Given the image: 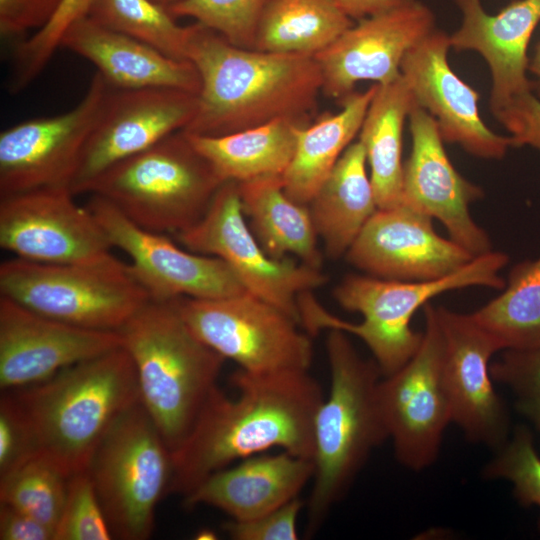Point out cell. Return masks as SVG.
<instances>
[{"instance_id": "14", "label": "cell", "mask_w": 540, "mask_h": 540, "mask_svg": "<svg viewBox=\"0 0 540 540\" xmlns=\"http://www.w3.org/2000/svg\"><path fill=\"white\" fill-rule=\"evenodd\" d=\"M67 187L0 197V246L24 260L47 264L94 263L113 247L94 215Z\"/></svg>"}, {"instance_id": "31", "label": "cell", "mask_w": 540, "mask_h": 540, "mask_svg": "<svg viewBox=\"0 0 540 540\" xmlns=\"http://www.w3.org/2000/svg\"><path fill=\"white\" fill-rule=\"evenodd\" d=\"M353 23L334 0H266L253 49L315 56Z\"/></svg>"}, {"instance_id": "11", "label": "cell", "mask_w": 540, "mask_h": 540, "mask_svg": "<svg viewBox=\"0 0 540 540\" xmlns=\"http://www.w3.org/2000/svg\"><path fill=\"white\" fill-rule=\"evenodd\" d=\"M174 236L187 250L224 261L249 293L299 324L298 297L327 281L320 269L266 254L245 220L238 183L234 181L222 183L205 214Z\"/></svg>"}, {"instance_id": "1", "label": "cell", "mask_w": 540, "mask_h": 540, "mask_svg": "<svg viewBox=\"0 0 540 540\" xmlns=\"http://www.w3.org/2000/svg\"><path fill=\"white\" fill-rule=\"evenodd\" d=\"M230 383L237 395L228 396L217 386L172 453L168 493L186 496L212 473L272 448L313 459L314 420L324 396L309 371L239 368Z\"/></svg>"}, {"instance_id": "28", "label": "cell", "mask_w": 540, "mask_h": 540, "mask_svg": "<svg viewBox=\"0 0 540 540\" xmlns=\"http://www.w3.org/2000/svg\"><path fill=\"white\" fill-rule=\"evenodd\" d=\"M238 189L248 225L266 254L273 259L293 254L300 262L320 269L322 254L309 208L285 193L282 176L238 183Z\"/></svg>"}, {"instance_id": "8", "label": "cell", "mask_w": 540, "mask_h": 540, "mask_svg": "<svg viewBox=\"0 0 540 540\" xmlns=\"http://www.w3.org/2000/svg\"><path fill=\"white\" fill-rule=\"evenodd\" d=\"M0 293L44 316L100 331L119 330L151 300L130 265L113 255L81 264L3 261Z\"/></svg>"}, {"instance_id": "7", "label": "cell", "mask_w": 540, "mask_h": 540, "mask_svg": "<svg viewBox=\"0 0 540 540\" xmlns=\"http://www.w3.org/2000/svg\"><path fill=\"white\" fill-rule=\"evenodd\" d=\"M223 182L183 131L101 173L88 187L138 226L181 232L206 212Z\"/></svg>"}, {"instance_id": "25", "label": "cell", "mask_w": 540, "mask_h": 540, "mask_svg": "<svg viewBox=\"0 0 540 540\" xmlns=\"http://www.w3.org/2000/svg\"><path fill=\"white\" fill-rule=\"evenodd\" d=\"M61 46L90 61L115 89L169 88L194 94L200 89L191 61L171 58L87 16L66 31Z\"/></svg>"}, {"instance_id": "21", "label": "cell", "mask_w": 540, "mask_h": 540, "mask_svg": "<svg viewBox=\"0 0 540 540\" xmlns=\"http://www.w3.org/2000/svg\"><path fill=\"white\" fill-rule=\"evenodd\" d=\"M443 340V375L452 422L473 442L499 449L508 438L506 408L495 391L489 362L499 352L492 337L472 318L435 306Z\"/></svg>"}, {"instance_id": "47", "label": "cell", "mask_w": 540, "mask_h": 540, "mask_svg": "<svg viewBox=\"0 0 540 540\" xmlns=\"http://www.w3.org/2000/svg\"><path fill=\"white\" fill-rule=\"evenodd\" d=\"M528 73L533 76V93L540 99V41L529 57Z\"/></svg>"}, {"instance_id": "22", "label": "cell", "mask_w": 540, "mask_h": 540, "mask_svg": "<svg viewBox=\"0 0 540 540\" xmlns=\"http://www.w3.org/2000/svg\"><path fill=\"white\" fill-rule=\"evenodd\" d=\"M121 346L117 331L85 329L0 295V387L43 382L63 369Z\"/></svg>"}, {"instance_id": "42", "label": "cell", "mask_w": 540, "mask_h": 540, "mask_svg": "<svg viewBox=\"0 0 540 540\" xmlns=\"http://www.w3.org/2000/svg\"><path fill=\"white\" fill-rule=\"evenodd\" d=\"M62 0H0V33L5 39L18 38L31 29L43 28Z\"/></svg>"}, {"instance_id": "35", "label": "cell", "mask_w": 540, "mask_h": 540, "mask_svg": "<svg viewBox=\"0 0 540 540\" xmlns=\"http://www.w3.org/2000/svg\"><path fill=\"white\" fill-rule=\"evenodd\" d=\"M266 0H179L167 9L173 17H190L231 44L254 48L257 25Z\"/></svg>"}, {"instance_id": "15", "label": "cell", "mask_w": 540, "mask_h": 540, "mask_svg": "<svg viewBox=\"0 0 540 540\" xmlns=\"http://www.w3.org/2000/svg\"><path fill=\"white\" fill-rule=\"evenodd\" d=\"M108 86L96 72L71 110L18 123L0 134V197L54 187L70 189Z\"/></svg>"}, {"instance_id": "48", "label": "cell", "mask_w": 540, "mask_h": 540, "mask_svg": "<svg viewBox=\"0 0 540 540\" xmlns=\"http://www.w3.org/2000/svg\"><path fill=\"white\" fill-rule=\"evenodd\" d=\"M197 539H215V534L207 529L202 530L197 534Z\"/></svg>"}, {"instance_id": "19", "label": "cell", "mask_w": 540, "mask_h": 540, "mask_svg": "<svg viewBox=\"0 0 540 540\" xmlns=\"http://www.w3.org/2000/svg\"><path fill=\"white\" fill-rule=\"evenodd\" d=\"M408 121L412 147L403 166L401 203L439 220L449 238L473 256L491 251L490 237L470 213L483 190L456 170L425 109L415 104Z\"/></svg>"}, {"instance_id": "16", "label": "cell", "mask_w": 540, "mask_h": 540, "mask_svg": "<svg viewBox=\"0 0 540 540\" xmlns=\"http://www.w3.org/2000/svg\"><path fill=\"white\" fill-rule=\"evenodd\" d=\"M197 94L169 88L107 91L70 185L86 193L106 169L183 131L193 119Z\"/></svg>"}, {"instance_id": "40", "label": "cell", "mask_w": 540, "mask_h": 540, "mask_svg": "<svg viewBox=\"0 0 540 540\" xmlns=\"http://www.w3.org/2000/svg\"><path fill=\"white\" fill-rule=\"evenodd\" d=\"M490 370L494 381L508 386L519 397L540 395V347L506 350Z\"/></svg>"}, {"instance_id": "3", "label": "cell", "mask_w": 540, "mask_h": 540, "mask_svg": "<svg viewBox=\"0 0 540 540\" xmlns=\"http://www.w3.org/2000/svg\"><path fill=\"white\" fill-rule=\"evenodd\" d=\"M2 395L23 421L34 455L67 477L87 469L113 423L140 401L135 366L121 346Z\"/></svg>"}, {"instance_id": "26", "label": "cell", "mask_w": 540, "mask_h": 540, "mask_svg": "<svg viewBox=\"0 0 540 540\" xmlns=\"http://www.w3.org/2000/svg\"><path fill=\"white\" fill-rule=\"evenodd\" d=\"M362 143L352 142L307 204L318 237L331 259L345 256L378 210Z\"/></svg>"}, {"instance_id": "34", "label": "cell", "mask_w": 540, "mask_h": 540, "mask_svg": "<svg viewBox=\"0 0 540 540\" xmlns=\"http://www.w3.org/2000/svg\"><path fill=\"white\" fill-rule=\"evenodd\" d=\"M68 479L50 461L34 455L0 476V503L31 516L55 532L66 499Z\"/></svg>"}, {"instance_id": "46", "label": "cell", "mask_w": 540, "mask_h": 540, "mask_svg": "<svg viewBox=\"0 0 540 540\" xmlns=\"http://www.w3.org/2000/svg\"><path fill=\"white\" fill-rule=\"evenodd\" d=\"M517 409L540 430V395L519 397Z\"/></svg>"}, {"instance_id": "43", "label": "cell", "mask_w": 540, "mask_h": 540, "mask_svg": "<svg viewBox=\"0 0 540 540\" xmlns=\"http://www.w3.org/2000/svg\"><path fill=\"white\" fill-rule=\"evenodd\" d=\"M34 456L27 429L10 402L0 401V476Z\"/></svg>"}, {"instance_id": "23", "label": "cell", "mask_w": 540, "mask_h": 540, "mask_svg": "<svg viewBox=\"0 0 540 540\" xmlns=\"http://www.w3.org/2000/svg\"><path fill=\"white\" fill-rule=\"evenodd\" d=\"M461 13L459 27L449 34L456 51H474L491 74L490 109L496 113L514 98L533 92L528 76V46L540 22V0H515L495 15L482 0H454Z\"/></svg>"}, {"instance_id": "20", "label": "cell", "mask_w": 540, "mask_h": 540, "mask_svg": "<svg viewBox=\"0 0 540 540\" xmlns=\"http://www.w3.org/2000/svg\"><path fill=\"white\" fill-rule=\"evenodd\" d=\"M345 257L370 276L427 281L459 270L475 256L452 239L440 236L430 216L401 203L378 209Z\"/></svg>"}, {"instance_id": "4", "label": "cell", "mask_w": 540, "mask_h": 540, "mask_svg": "<svg viewBox=\"0 0 540 540\" xmlns=\"http://www.w3.org/2000/svg\"><path fill=\"white\" fill-rule=\"evenodd\" d=\"M117 332L135 366L140 401L174 453L218 386L226 359L194 334L175 300H149Z\"/></svg>"}, {"instance_id": "5", "label": "cell", "mask_w": 540, "mask_h": 540, "mask_svg": "<svg viewBox=\"0 0 540 540\" xmlns=\"http://www.w3.org/2000/svg\"><path fill=\"white\" fill-rule=\"evenodd\" d=\"M326 349L330 389L314 420L307 536L318 530L370 452L389 438L379 403L382 374L376 362L364 359L341 330H330Z\"/></svg>"}, {"instance_id": "10", "label": "cell", "mask_w": 540, "mask_h": 540, "mask_svg": "<svg viewBox=\"0 0 540 540\" xmlns=\"http://www.w3.org/2000/svg\"><path fill=\"white\" fill-rule=\"evenodd\" d=\"M176 306L205 344L254 373L309 371L310 334L288 314L245 292L218 299L180 297Z\"/></svg>"}, {"instance_id": "37", "label": "cell", "mask_w": 540, "mask_h": 540, "mask_svg": "<svg viewBox=\"0 0 540 540\" xmlns=\"http://www.w3.org/2000/svg\"><path fill=\"white\" fill-rule=\"evenodd\" d=\"M498 450V454L486 465L484 475L510 481L515 497L521 504L540 508V456L530 431L518 426L512 438ZM538 525L540 530V519Z\"/></svg>"}, {"instance_id": "38", "label": "cell", "mask_w": 540, "mask_h": 540, "mask_svg": "<svg viewBox=\"0 0 540 540\" xmlns=\"http://www.w3.org/2000/svg\"><path fill=\"white\" fill-rule=\"evenodd\" d=\"M110 539L113 536L88 472L70 476L54 540Z\"/></svg>"}, {"instance_id": "39", "label": "cell", "mask_w": 540, "mask_h": 540, "mask_svg": "<svg viewBox=\"0 0 540 540\" xmlns=\"http://www.w3.org/2000/svg\"><path fill=\"white\" fill-rule=\"evenodd\" d=\"M304 503L299 497L253 519L230 520L223 530L234 540H296L297 521Z\"/></svg>"}, {"instance_id": "13", "label": "cell", "mask_w": 540, "mask_h": 540, "mask_svg": "<svg viewBox=\"0 0 540 540\" xmlns=\"http://www.w3.org/2000/svg\"><path fill=\"white\" fill-rule=\"evenodd\" d=\"M86 207L111 245L129 256L133 275L152 300L218 299L248 292L221 259L181 249L163 233L138 226L97 195H91Z\"/></svg>"}, {"instance_id": "29", "label": "cell", "mask_w": 540, "mask_h": 540, "mask_svg": "<svg viewBox=\"0 0 540 540\" xmlns=\"http://www.w3.org/2000/svg\"><path fill=\"white\" fill-rule=\"evenodd\" d=\"M305 120L280 118L220 136L184 133L224 183L282 176L294 155L299 129Z\"/></svg>"}, {"instance_id": "45", "label": "cell", "mask_w": 540, "mask_h": 540, "mask_svg": "<svg viewBox=\"0 0 540 540\" xmlns=\"http://www.w3.org/2000/svg\"><path fill=\"white\" fill-rule=\"evenodd\" d=\"M417 0H334L353 21L390 12Z\"/></svg>"}, {"instance_id": "32", "label": "cell", "mask_w": 540, "mask_h": 540, "mask_svg": "<svg viewBox=\"0 0 540 540\" xmlns=\"http://www.w3.org/2000/svg\"><path fill=\"white\" fill-rule=\"evenodd\" d=\"M502 293L470 313L500 351L540 347V255L510 270Z\"/></svg>"}, {"instance_id": "49", "label": "cell", "mask_w": 540, "mask_h": 540, "mask_svg": "<svg viewBox=\"0 0 540 540\" xmlns=\"http://www.w3.org/2000/svg\"><path fill=\"white\" fill-rule=\"evenodd\" d=\"M156 3L168 8L169 6L173 5L174 3L178 2L179 0H153Z\"/></svg>"}, {"instance_id": "41", "label": "cell", "mask_w": 540, "mask_h": 540, "mask_svg": "<svg viewBox=\"0 0 540 540\" xmlns=\"http://www.w3.org/2000/svg\"><path fill=\"white\" fill-rule=\"evenodd\" d=\"M493 115L510 133L512 147L530 146L540 153V99L533 92L514 98Z\"/></svg>"}, {"instance_id": "44", "label": "cell", "mask_w": 540, "mask_h": 540, "mask_svg": "<svg viewBox=\"0 0 540 540\" xmlns=\"http://www.w3.org/2000/svg\"><path fill=\"white\" fill-rule=\"evenodd\" d=\"M55 532L31 516L0 503L1 540H54Z\"/></svg>"}, {"instance_id": "18", "label": "cell", "mask_w": 540, "mask_h": 540, "mask_svg": "<svg viewBox=\"0 0 540 540\" xmlns=\"http://www.w3.org/2000/svg\"><path fill=\"white\" fill-rule=\"evenodd\" d=\"M449 34L435 28L413 46L401 63V75L417 105L435 120L446 143L468 154L502 159L512 147L510 136L492 131L479 112V93L462 80L448 60Z\"/></svg>"}, {"instance_id": "24", "label": "cell", "mask_w": 540, "mask_h": 540, "mask_svg": "<svg viewBox=\"0 0 540 540\" xmlns=\"http://www.w3.org/2000/svg\"><path fill=\"white\" fill-rule=\"evenodd\" d=\"M314 474V462L287 451L257 454L220 469L184 498L186 507H215L231 520L244 521L299 497Z\"/></svg>"}, {"instance_id": "30", "label": "cell", "mask_w": 540, "mask_h": 540, "mask_svg": "<svg viewBox=\"0 0 540 540\" xmlns=\"http://www.w3.org/2000/svg\"><path fill=\"white\" fill-rule=\"evenodd\" d=\"M416 102L402 75L376 84L358 140L362 143L378 209L402 202L403 129Z\"/></svg>"}, {"instance_id": "12", "label": "cell", "mask_w": 540, "mask_h": 540, "mask_svg": "<svg viewBox=\"0 0 540 540\" xmlns=\"http://www.w3.org/2000/svg\"><path fill=\"white\" fill-rule=\"evenodd\" d=\"M425 329L414 355L382 377L379 403L397 459L412 470L436 460L452 408L443 375V340L435 306L424 307Z\"/></svg>"}, {"instance_id": "33", "label": "cell", "mask_w": 540, "mask_h": 540, "mask_svg": "<svg viewBox=\"0 0 540 540\" xmlns=\"http://www.w3.org/2000/svg\"><path fill=\"white\" fill-rule=\"evenodd\" d=\"M87 17L97 24L187 60L189 26H180L168 9L153 0H93Z\"/></svg>"}, {"instance_id": "36", "label": "cell", "mask_w": 540, "mask_h": 540, "mask_svg": "<svg viewBox=\"0 0 540 540\" xmlns=\"http://www.w3.org/2000/svg\"><path fill=\"white\" fill-rule=\"evenodd\" d=\"M93 0H62L51 20L32 36L17 44L10 81L13 92L21 91L46 67L61 46L66 31L87 16Z\"/></svg>"}, {"instance_id": "27", "label": "cell", "mask_w": 540, "mask_h": 540, "mask_svg": "<svg viewBox=\"0 0 540 540\" xmlns=\"http://www.w3.org/2000/svg\"><path fill=\"white\" fill-rule=\"evenodd\" d=\"M375 91L376 84L353 91L341 100L339 112L325 113L299 129L293 158L282 175L284 191L292 200L303 205L312 200L359 134Z\"/></svg>"}, {"instance_id": "17", "label": "cell", "mask_w": 540, "mask_h": 540, "mask_svg": "<svg viewBox=\"0 0 540 540\" xmlns=\"http://www.w3.org/2000/svg\"><path fill=\"white\" fill-rule=\"evenodd\" d=\"M435 28L433 11L420 0L358 20L314 56L322 92L342 100L360 81L379 85L395 81L406 53Z\"/></svg>"}, {"instance_id": "9", "label": "cell", "mask_w": 540, "mask_h": 540, "mask_svg": "<svg viewBox=\"0 0 540 540\" xmlns=\"http://www.w3.org/2000/svg\"><path fill=\"white\" fill-rule=\"evenodd\" d=\"M86 471L113 538H149L156 506L169 492L173 462L141 401L113 423Z\"/></svg>"}, {"instance_id": "6", "label": "cell", "mask_w": 540, "mask_h": 540, "mask_svg": "<svg viewBox=\"0 0 540 540\" xmlns=\"http://www.w3.org/2000/svg\"><path fill=\"white\" fill-rule=\"evenodd\" d=\"M507 263V254L491 250L435 280L396 281L348 274L334 288L333 296L345 310L361 314L362 321L347 322L325 311L319 324L322 329H337L360 338L382 377L389 376L414 355L421 343L422 333L412 330L410 324L417 310L452 290L473 286L502 290L506 281L500 272Z\"/></svg>"}, {"instance_id": "2", "label": "cell", "mask_w": 540, "mask_h": 540, "mask_svg": "<svg viewBox=\"0 0 540 540\" xmlns=\"http://www.w3.org/2000/svg\"><path fill=\"white\" fill-rule=\"evenodd\" d=\"M187 60L200 77L196 112L183 130L189 134L220 136L280 118L305 120L322 92L314 56L238 47L197 22L190 25Z\"/></svg>"}]
</instances>
